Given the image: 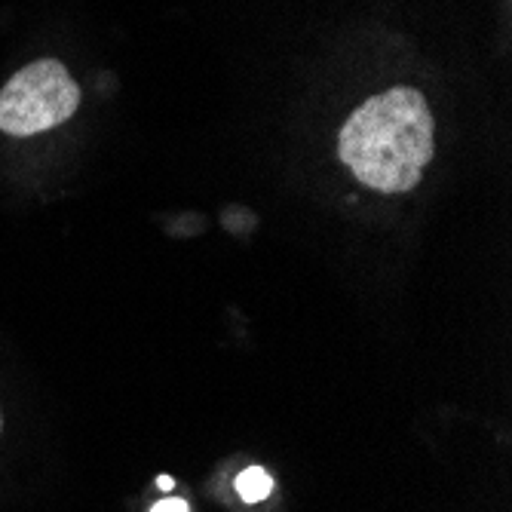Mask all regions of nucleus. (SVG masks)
Listing matches in <instances>:
<instances>
[{
    "mask_svg": "<svg viewBox=\"0 0 512 512\" xmlns=\"http://www.w3.org/2000/svg\"><path fill=\"white\" fill-rule=\"evenodd\" d=\"M157 485H160V491H172V476H160Z\"/></svg>",
    "mask_w": 512,
    "mask_h": 512,
    "instance_id": "obj_5",
    "label": "nucleus"
},
{
    "mask_svg": "<svg viewBox=\"0 0 512 512\" xmlns=\"http://www.w3.org/2000/svg\"><path fill=\"white\" fill-rule=\"evenodd\" d=\"M80 105V86L56 59H40L10 77L0 92V129L37 135L65 123Z\"/></svg>",
    "mask_w": 512,
    "mask_h": 512,
    "instance_id": "obj_2",
    "label": "nucleus"
},
{
    "mask_svg": "<svg viewBox=\"0 0 512 512\" xmlns=\"http://www.w3.org/2000/svg\"><path fill=\"white\" fill-rule=\"evenodd\" d=\"M270 491H273V479H270V473L261 470V467H249V470H243L240 479H237V494H240L246 503H261L264 497H270Z\"/></svg>",
    "mask_w": 512,
    "mask_h": 512,
    "instance_id": "obj_3",
    "label": "nucleus"
},
{
    "mask_svg": "<svg viewBox=\"0 0 512 512\" xmlns=\"http://www.w3.org/2000/svg\"><path fill=\"white\" fill-rule=\"evenodd\" d=\"M151 512H191V506L184 503V500H178V497H166V500L154 503Z\"/></svg>",
    "mask_w": 512,
    "mask_h": 512,
    "instance_id": "obj_4",
    "label": "nucleus"
},
{
    "mask_svg": "<svg viewBox=\"0 0 512 512\" xmlns=\"http://www.w3.org/2000/svg\"><path fill=\"white\" fill-rule=\"evenodd\" d=\"M0 427H4V424H0Z\"/></svg>",
    "mask_w": 512,
    "mask_h": 512,
    "instance_id": "obj_6",
    "label": "nucleus"
},
{
    "mask_svg": "<svg viewBox=\"0 0 512 512\" xmlns=\"http://www.w3.org/2000/svg\"><path fill=\"white\" fill-rule=\"evenodd\" d=\"M341 160L381 194H402L433 160V114L417 89L396 86L368 99L341 132Z\"/></svg>",
    "mask_w": 512,
    "mask_h": 512,
    "instance_id": "obj_1",
    "label": "nucleus"
}]
</instances>
